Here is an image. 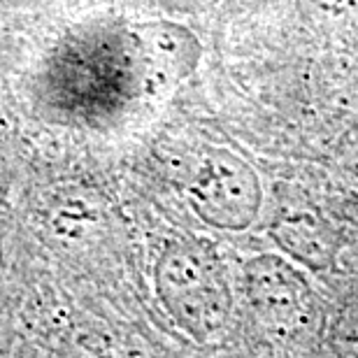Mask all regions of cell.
I'll return each mask as SVG.
<instances>
[{"mask_svg": "<svg viewBox=\"0 0 358 358\" xmlns=\"http://www.w3.org/2000/svg\"><path fill=\"white\" fill-rule=\"evenodd\" d=\"M159 286L175 319L198 340L219 331L231 310L217 261L198 247L168 249L159 263Z\"/></svg>", "mask_w": 358, "mask_h": 358, "instance_id": "6da1fadb", "label": "cell"}, {"mask_svg": "<svg viewBox=\"0 0 358 358\" xmlns=\"http://www.w3.org/2000/svg\"><path fill=\"white\" fill-rule=\"evenodd\" d=\"M196 212L219 228L252 226L261 210V182L245 161L231 152H212L191 182Z\"/></svg>", "mask_w": 358, "mask_h": 358, "instance_id": "7a4b0ae2", "label": "cell"}, {"mask_svg": "<svg viewBox=\"0 0 358 358\" xmlns=\"http://www.w3.org/2000/svg\"><path fill=\"white\" fill-rule=\"evenodd\" d=\"M252 296L256 310L275 326H305L310 319L312 296L305 279L275 256H263L252 263Z\"/></svg>", "mask_w": 358, "mask_h": 358, "instance_id": "3957f363", "label": "cell"}, {"mask_svg": "<svg viewBox=\"0 0 358 358\" xmlns=\"http://www.w3.org/2000/svg\"><path fill=\"white\" fill-rule=\"evenodd\" d=\"M342 159H345L347 168L358 177V126L347 135L345 145H342Z\"/></svg>", "mask_w": 358, "mask_h": 358, "instance_id": "5b68a950", "label": "cell"}, {"mask_svg": "<svg viewBox=\"0 0 358 358\" xmlns=\"http://www.w3.org/2000/svg\"><path fill=\"white\" fill-rule=\"evenodd\" d=\"M298 10L324 31H340L358 21V0H298Z\"/></svg>", "mask_w": 358, "mask_h": 358, "instance_id": "277c9868", "label": "cell"}]
</instances>
